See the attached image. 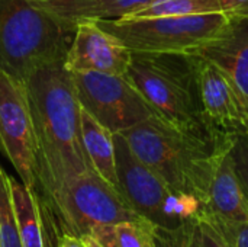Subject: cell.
Here are the masks:
<instances>
[{
	"label": "cell",
	"mask_w": 248,
	"mask_h": 247,
	"mask_svg": "<svg viewBox=\"0 0 248 247\" xmlns=\"http://www.w3.org/2000/svg\"><path fill=\"white\" fill-rule=\"evenodd\" d=\"M219 12H222L219 0H155L128 17L192 16Z\"/></svg>",
	"instance_id": "obj_17"
},
{
	"label": "cell",
	"mask_w": 248,
	"mask_h": 247,
	"mask_svg": "<svg viewBox=\"0 0 248 247\" xmlns=\"http://www.w3.org/2000/svg\"><path fill=\"white\" fill-rule=\"evenodd\" d=\"M230 159L238 182L248 198V134L237 135L230 147Z\"/></svg>",
	"instance_id": "obj_22"
},
{
	"label": "cell",
	"mask_w": 248,
	"mask_h": 247,
	"mask_svg": "<svg viewBox=\"0 0 248 247\" xmlns=\"http://www.w3.org/2000/svg\"><path fill=\"white\" fill-rule=\"evenodd\" d=\"M38 148L41 199L70 179L93 170L81 138V105L65 58L48 63L25 79Z\"/></svg>",
	"instance_id": "obj_1"
},
{
	"label": "cell",
	"mask_w": 248,
	"mask_h": 247,
	"mask_svg": "<svg viewBox=\"0 0 248 247\" xmlns=\"http://www.w3.org/2000/svg\"><path fill=\"white\" fill-rule=\"evenodd\" d=\"M29 6L39 9L68 25L74 32L77 25L90 17L92 7L96 0H20Z\"/></svg>",
	"instance_id": "obj_18"
},
{
	"label": "cell",
	"mask_w": 248,
	"mask_h": 247,
	"mask_svg": "<svg viewBox=\"0 0 248 247\" xmlns=\"http://www.w3.org/2000/svg\"><path fill=\"white\" fill-rule=\"evenodd\" d=\"M57 247H92L86 237L73 236V234H61L58 237Z\"/></svg>",
	"instance_id": "obj_25"
},
{
	"label": "cell",
	"mask_w": 248,
	"mask_h": 247,
	"mask_svg": "<svg viewBox=\"0 0 248 247\" xmlns=\"http://www.w3.org/2000/svg\"><path fill=\"white\" fill-rule=\"evenodd\" d=\"M169 230L145 218L99 226L84 236L92 247H166Z\"/></svg>",
	"instance_id": "obj_14"
},
{
	"label": "cell",
	"mask_w": 248,
	"mask_h": 247,
	"mask_svg": "<svg viewBox=\"0 0 248 247\" xmlns=\"http://www.w3.org/2000/svg\"><path fill=\"white\" fill-rule=\"evenodd\" d=\"M132 52L193 54L214 39L228 23L219 13L160 17H122L96 20Z\"/></svg>",
	"instance_id": "obj_7"
},
{
	"label": "cell",
	"mask_w": 248,
	"mask_h": 247,
	"mask_svg": "<svg viewBox=\"0 0 248 247\" xmlns=\"http://www.w3.org/2000/svg\"><path fill=\"white\" fill-rule=\"evenodd\" d=\"M202 217L218 231L230 247H248V221L227 220L206 211Z\"/></svg>",
	"instance_id": "obj_21"
},
{
	"label": "cell",
	"mask_w": 248,
	"mask_h": 247,
	"mask_svg": "<svg viewBox=\"0 0 248 247\" xmlns=\"http://www.w3.org/2000/svg\"><path fill=\"white\" fill-rule=\"evenodd\" d=\"M153 1L155 0H96L89 19L100 20L128 17L138 10L147 7Z\"/></svg>",
	"instance_id": "obj_20"
},
{
	"label": "cell",
	"mask_w": 248,
	"mask_h": 247,
	"mask_svg": "<svg viewBox=\"0 0 248 247\" xmlns=\"http://www.w3.org/2000/svg\"><path fill=\"white\" fill-rule=\"evenodd\" d=\"M113 140L119 192L140 217L170 231L182 230L202 217L206 211L202 201L174 192L134 154L122 134H115Z\"/></svg>",
	"instance_id": "obj_5"
},
{
	"label": "cell",
	"mask_w": 248,
	"mask_h": 247,
	"mask_svg": "<svg viewBox=\"0 0 248 247\" xmlns=\"http://www.w3.org/2000/svg\"><path fill=\"white\" fill-rule=\"evenodd\" d=\"M10 189L16 223L23 247H49L46 240V220L36 191L26 188L12 176Z\"/></svg>",
	"instance_id": "obj_16"
},
{
	"label": "cell",
	"mask_w": 248,
	"mask_h": 247,
	"mask_svg": "<svg viewBox=\"0 0 248 247\" xmlns=\"http://www.w3.org/2000/svg\"><path fill=\"white\" fill-rule=\"evenodd\" d=\"M0 150L22 183L36 191L38 148L25 83L0 71Z\"/></svg>",
	"instance_id": "obj_9"
},
{
	"label": "cell",
	"mask_w": 248,
	"mask_h": 247,
	"mask_svg": "<svg viewBox=\"0 0 248 247\" xmlns=\"http://www.w3.org/2000/svg\"><path fill=\"white\" fill-rule=\"evenodd\" d=\"M9 178L0 165V247H23L13 210Z\"/></svg>",
	"instance_id": "obj_19"
},
{
	"label": "cell",
	"mask_w": 248,
	"mask_h": 247,
	"mask_svg": "<svg viewBox=\"0 0 248 247\" xmlns=\"http://www.w3.org/2000/svg\"><path fill=\"white\" fill-rule=\"evenodd\" d=\"M230 147L221 154L215 166L208 192L206 213L227 220L248 221V198L234 172Z\"/></svg>",
	"instance_id": "obj_13"
},
{
	"label": "cell",
	"mask_w": 248,
	"mask_h": 247,
	"mask_svg": "<svg viewBox=\"0 0 248 247\" xmlns=\"http://www.w3.org/2000/svg\"><path fill=\"white\" fill-rule=\"evenodd\" d=\"M199 93L203 122L215 138L248 134V105L231 80L202 57H199Z\"/></svg>",
	"instance_id": "obj_10"
},
{
	"label": "cell",
	"mask_w": 248,
	"mask_h": 247,
	"mask_svg": "<svg viewBox=\"0 0 248 247\" xmlns=\"http://www.w3.org/2000/svg\"><path fill=\"white\" fill-rule=\"evenodd\" d=\"M193 54L215 64L248 105V19H228L225 28Z\"/></svg>",
	"instance_id": "obj_12"
},
{
	"label": "cell",
	"mask_w": 248,
	"mask_h": 247,
	"mask_svg": "<svg viewBox=\"0 0 248 247\" xmlns=\"http://www.w3.org/2000/svg\"><path fill=\"white\" fill-rule=\"evenodd\" d=\"M203 215V214H202ZM187 247H230L224 239L218 234V231L203 218L201 217L192 227Z\"/></svg>",
	"instance_id": "obj_23"
},
{
	"label": "cell",
	"mask_w": 248,
	"mask_h": 247,
	"mask_svg": "<svg viewBox=\"0 0 248 247\" xmlns=\"http://www.w3.org/2000/svg\"><path fill=\"white\" fill-rule=\"evenodd\" d=\"M134 154L153 169L174 192L208 201L218 159L234 138L215 141L182 131L157 115L119 132Z\"/></svg>",
	"instance_id": "obj_2"
},
{
	"label": "cell",
	"mask_w": 248,
	"mask_h": 247,
	"mask_svg": "<svg viewBox=\"0 0 248 247\" xmlns=\"http://www.w3.org/2000/svg\"><path fill=\"white\" fill-rule=\"evenodd\" d=\"M228 19H248V0H219Z\"/></svg>",
	"instance_id": "obj_24"
},
{
	"label": "cell",
	"mask_w": 248,
	"mask_h": 247,
	"mask_svg": "<svg viewBox=\"0 0 248 247\" xmlns=\"http://www.w3.org/2000/svg\"><path fill=\"white\" fill-rule=\"evenodd\" d=\"M113 132L81 108V138L92 169L119 191Z\"/></svg>",
	"instance_id": "obj_15"
},
{
	"label": "cell",
	"mask_w": 248,
	"mask_h": 247,
	"mask_svg": "<svg viewBox=\"0 0 248 247\" xmlns=\"http://www.w3.org/2000/svg\"><path fill=\"white\" fill-rule=\"evenodd\" d=\"M71 76L81 108L113 134L155 115L125 76L97 71H71Z\"/></svg>",
	"instance_id": "obj_8"
},
{
	"label": "cell",
	"mask_w": 248,
	"mask_h": 247,
	"mask_svg": "<svg viewBox=\"0 0 248 247\" xmlns=\"http://www.w3.org/2000/svg\"><path fill=\"white\" fill-rule=\"evenodd\" d=\"M132 51L118 38L106 32L96 20H81L73 35L65 55V67L70 71H97L125 76Z\"/></svg>",
	"instance_id": "obj_11"
},
{
	"label": "cell",
	"mask_w": 248,
	"mask_h": 247,
	"mask_svg": "<svg viewBox=\"0 0 248 247\" xmlns=\"http://www.w3.org/2000/svg\"><path fill=\"white\" fill-rule=\"evenodd\" d=\"M39 202L54 231L60 230V236L84 237L99 226L142 218L122 194L94 170L70 179L49 198H39Z\"/></svg>",
	"instance_id": "obj_6"
},
{
	"label": "cell",
	"mask_w": 248,
	"mask_h": 247,
	"mask_svg": "<svg viewBox=\"0 0 248 247\" xmlns=\"http://www.w3.org/2000/svg\"><path fill=\"white\" fill-rule=\"evenodd\" d=\"M125 77L163 121L182 131L222 141L203 122L196 54L132 52Z\"/></svg>",
	"instance_id": "obj_3"
},
{
	"label": "cell",
	"mask_w": 248,
	"mask_h": 247,
	"mask_svg": "<svg viewBox=\"0 0 248 247\" xmlns=\"http://www.w3.org/2000/svg\"><path fill=\"white\" fill-rule=\"evenodd\" d=\"M74 31L20 0H0V71L25 82L36 68L62 60Z\"/></svg>",
	"instance_id": "obj_4"
}]
</instances>
